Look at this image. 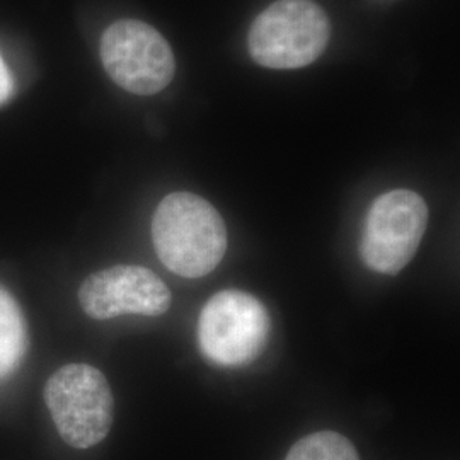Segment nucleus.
Instances as JSON below:
<instances>
[{"label": "nucleus", "instance_id": "nucleus-10", "mask_svg": "<svg viewBox=\"0 0 460 460\" xmlns=\"http://www.w3.org/2000/svg\"><path fill=\"white\" fill-rule=\"evenodd\" d=\"M14 96V77L0 55V106Z\"/></svg>", "mask_w": 460, "mask_h": 460}, {"label": "nucleus", "instance_id": "nucleus-5", "mask_svg": "<svg viewBox=\"0 0 460 460\" xmlns=\"http://www.w3.org/2000/svg\"><path fill=\"white\" fill-rule=\"evenodd\" d=\"M427 226V201L418 193L393 190L380 195L365 220L363 261L382 275L399 273L414 258Z\"/></svg>", "mask_w": 460, "mask_h": 460}, {"label": "nucleus", "instance_id": "nucleus-9", "mask_svg": "<svg viewBox=\"0 0 460 460\" xmlns=\"http://www.w3.org/2000/svg\"><path fill=\"white\" fill-rule=\"evenodd\" d=\"M285 460H360L353 444L336 431H317L300 438Z\"/></svg>", "mask_w": 460, "mask_h": 460}, {"label": "nucleus", "instance_id": "nucleus-6", "mask_svg": "<svg viewBox=\"0 0 460 460\" xmlns=\"http://www.w3.org/2000/svg\"><path fill=\"white\" fill-rule=\"evenodd\" d=\"M101 60L113 83L140 96L165 89L176 70L172 49L164 36L135 19L118 21L104 31Z\"/></svg>", "mask_w": 460, "mask_h": 460}, {"label": "nucleus", "instance_id": "nucleus-2", "mask_svg": "<svg viewBox=\"0 0 460 460\" xmlns=\"http://www.w3.org/2000/svg\"><path fill=\"white\" fill-rule=\"evenodd\" d=\"M329 34L328 16L313 0H277L254 19L247 47L266 68H302L323 55Z\"/></svg>", "mask_w": 460, "mask_h": 460}, {"label": "nucleus", "instance_id": "nucleus-7", "mask_svg": "<svg viewBox=\"0 0 460 460\" xmlns=\"http://www.w3.org/2000/svg\"><path fill=\"white\" fill-rule=\"evenodd\" d=\"M171 290L154 271L144 266L116 264L84 279L79 304L96 321L123 314L159 317L171 307Z\"/></svg>", "mask_w": 460, "mask_h": 460}, {"label": "nucleus", "instance_id": "nucleus-1", "mask_svg": "<svg viewBox=\"0 0 460 460\" xmlns=\"http://www.w3.org/2000/svg\"><path fill=\"white\" fill-rule=\"evenodd\" d=\"M152 243L167 270L182 279H201L224 260L227 229L210 201L176 191L167 195L154 214Z\"/></svg>", "mask_w": 460, "mask_h": 460}, {"label": "nucleus", "instance_id": "nucleus-4", "mask_svg": "<svg viewBox=\"0 0 460 460\" xmlns=\"http://www.w3.org/2000/svg\"><path fill=\"white\" fill-rule=\"evenodd\" d=\"M271 319L263 302L243 290H222L201 309L198 343L203 357L222 367L254 362L263 353Z\"/></svg>", "mask_w": 460, "mask_h": 460}, {"label": "nucleus", "instance_id": "nucleus-3", "mask_svg": "<svg viewBox=\"0 0 460 460\" xmlns=\"http://www.w3.org/2000/svg\"><path fill=\"white\" fill-rule=\"evenodd\" d=\"M45 402L60 437L74 448L101 444L113 425L111 387L98 368L85 363L58 368L45 385Z\"/></svg>", "mask_w": 460, "mask_h": 460}, {"label": "nucleus", "instance_id": "nucleus-8", "mask_svg": "<svg viewBox=\"0 0 460 460\" xmlns=\"http://www.w3.org/2000/svg\"><path fill=\"white\" fill-rule=\"evenodd\" d=\"M26 326L16 300L0 288V378L9 376L26 353Z\"/></svg>", "mask_w": 460, "mask_h": 460}]
</instances>
